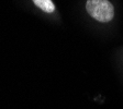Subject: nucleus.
I'll return each mask as SVG.
<instances>
[{
	"label": "nucleus",
	"instance_id": "obj_1",
	"mask_svg": "<svg viewBox=\"0 0 123 109\" xmlns=\"http://www.w3.org/2000/svg\"><path fill=\"white\" fill-rule=\"evenodd\" d=\"M86 9L90 16L102 23L110 22L114 16V8L109 0H87Z\"/></svg>",
	"mask_w": 123,
	"mask_h": 109
},
{
	"label": "nucleus",
	"instance_id": "obj_2",
	"mask_svg": "<svg viewBox=\"0 0 123 109\" xmlns=\"http://www.w3.org/2000/svg\"><path fill=\"white\" fill-rule=\"evenodd\" d=\"M33 2L36 7L46 13H52L55 11V5L52 0H33Z\"/></svg>",
	"mask_w": 123,
	"mask_h": 109
}]
</instances>
